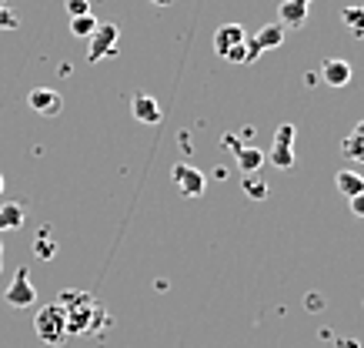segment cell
<instances>
[{"instance_id":"cell-1","label":"cell","mask_w":364,"mask_h":348,"mask_svg":"<svg viewBox=\"0 0 364 348\" xmlns=\"http://www.w3.org/2000/svg\"><path fill=\"white\" fill-rule=\"evenodd\" d=\"M60 308H64L67 315V335H80V332H90V325H94V318L100 315L97 302L90 298L87 292H64L60 295Z\"/></svg>"},{"instance_id":"cell-2","label":"cell","mask_w":364,"mask_h":348,"mask_svg":"<svg viewBox=\"0 0 364 348\" xmlns=\"http://www.w3.org/2000/svg\"><path fill=\"white\" fill-rule=\"evenodd\" d=\"M33 332H37V338L41 342H47V345H60L67 338V315L60 305H44L41 312H37V318H33Z\"/></svg>"},{"instance_id":"cell-3","label":"cell","mask_w":364,"mask_h":348,"mask_svg":"<svg viewBox=\"0 0 364 348\" xmlns=\"http://www.w3.org/2000/svg\"><path fill=\"white\" fill-rule=\"evenodd\" d=\"M284 44V27L281 23H267V27H261L257 34H247V64L251 60H257L261 54H267V51H274V47Z\"/></svg>"},{"instance_id":"cell-4","label":"cell","mask_w":364,"mask_h":348,"mask_svg":"<svg viewBox=\"0 0 364 348\" xmlns=\"http://www.w3.org/2000/svg\"><path fill=\"white\" fill-rule=\"evenodd\" d=\"M171 178H174L177 191L184 194V198H200V194H204V188H208L204 171H198L194 164H188V161L174 164V168H171Z\"/></svg>"},{"instance_id":"cell-5","label":"cell","mask_w":364,"mask_h":348,"mask_svg":"<svg viewBox=\"0 0 364 348\" xmlns=\"http://www.w3.org/2000/svg\"><path fill=\"white\" fill-rule=\"evenodd\" d=\"M4 302L11 305V308H31L33 302H37V288H33L31 275H27V268H21L17 275H14L11 288L4 292Z\"/></svg>"},{"instance_id":"cell-6","label":"cell","mask_w":364,"mask_h":348,"mask_svg":"<svg viewBox=\"0 0 364 348\" xmlns=\"http://www.w3.org/2000/svg\"><path fill=\"white\" fill-rule=\"evenodd\" d=\"M117 37H121V27H114V23H97V31L90 34V54H87L90 64H97V60H104L107 54H114Z\"/></svg>"},{"instance_id":"cell-7","label":"cell","mask_w":364,"mask_h":348,"mask_svg":"<svg viewBox=\"0 0 364 348\" xmlns=\"http://www.w3.org/2000/svg\"><path fill=\"white\" fill-rule=\"evenodd\" d=\"M27 104H31L41 117H57V114L64 111V97H60L54 88H33L31 94H27Z\"/></svg>"},{"instance_id":"cell-8","label":"cell","mask_w":364,"mask_h":348,"mask_svg":"<svg viewBox=\"0 0 364 348\" xmlns=\"http://www.w3.org/2000/svg\"><path fill=\"white\" fill-rule=\"evenodd\" d=\"M321 78H324L328 88H348L354 78L351 60H344V57H328V60L321 64Z\"/></svg>"},{"instance_id":"cell-9","label":"cell","mask_w":364,"mask_h":348,"mask_svg":"<svg viewBox=\"0 0 364 348\" xmlns=\"http://www.w3.org/2000/svg\"><path fill=\"white\" fill-rule=\"evenodd\" d=\"M244 41H247V31H244L241 23H224V27H218V34H214V51H218V57H228Z\"/></svg>"},{"instance_id":"cell-10","label":"cell","mask_w":364,"mask_h":348,"mask_svg":"<svg viewBox=\"0 0 364 348\" xmlns=\"http://www.w3.org/2000/svg\"><path fill=\"white\" fill-rule=\"evenodd\" d=\"M131 114H134V121H141V124H161L164 121V107L151 97V94H137L131 101Z\"/></svg>"},{"instance_id":"cell-11","label":"cell","mask_w":364,"mask_h":348,"mask_svg":"<svg viewBox=\"0 0 364 348\" xmlns=\"http://www.w3.org/2000/svg\"><path fill=\"white\" fill-rule=\"evenodd\" d=\"M308 11H311V0H281V7H277V23L281 27H301V23L308 21Z\"/></svg>"},{"instance_id":"cell-12","label":"cell","mask_w":364,"mask_h":348,"mask_svg":"<svg viewBox=\"0 0 364 348\" xmlns=\"http://www.w3.org/2000/svg\"><path fill=\"white\" fill-rule=\"evenodd\" d=\"M341 154H344V161H358V164H364V121L354 124L351 135L341 141Z\"/></svg>"},{"instance_id":"cell-13","label":"cell","mask_w":364,"mask_h":348,"mask_svg":"<svg viewBox=\"0 0 364 348\" xmlns=\"http://www.w3.org/2000/svg\"><path fill=\"white\" fill-rule=\"evenodd\" d=\"M234 157H237V168H241L244 174H254V171L264 164V151H261V147H237Z\"/></svg>"},{"instance_id":"cell-14","label":"cell","mask_w":364,"mask_h":348,"mask_svg":"<svg viewBox=\"0 0 364 348\" xmlns=\"http://www.w3.org/2000/svg\"><path fill=\"white\" fill-rule=\"evenodd\" d=\"M334 184H338V191H341L344 198H354V194L364 191V178L361 174H354V171H348V168L334 174Z\"/></svg>"},{"instance_id":"cell-15","label":"cell","mask_w":364,"mask_h":348,"mask_svg":"<svg viewBox=\"0 0 364 348\" xmlns=\"http://www.w3.org/2000/svg\"><path fill=\"white\" fill-rule=\"evenodd\" d=\"M23 225V204H4L0 208V231H14Z\"/></svg>"},{"instance_id":"cell-16","label":"cell","mask_w":364,"mask_h":348,"mask_svg":"<svg viewBox=\"0 0 364 348\" xmlns=\"http://www.w3.org/2000/svg\"><path fill=\"white\" fill-rule=\"evenodd\" d=\"M341 21H344V27H348L354 37H364V7H344Z\"/></svg>"},{"instance_id":"cell-17","label":"cell","mask_w":364,"mask_h":348,"mask_svg":"<svg viewBox=\"0 0 364 348\" xmlns=\"http://www.w3.org/2000/svg\"><path fill=\"white\" fill-rule=\"evenodd\" d=\"M94 31H97V17H94V14L70 17V34H74V37H90Z\"/></svg>"},{"instance_id":"cell-18","label":"cell","mask_w":364,"mask_h":348,"mask_svg":"<svg viewBox=\"0 0 364 348\" xmlns=\"http://www.w3.org/2000/svg\"><path fill=\"white\" fill-rule=\"evenodd\" d=\"M271 164H274V168H281V171L294 168V151H291L287 144H274V147H271Z\"/></svg>"},{"instance_id":"cell-19","label":"cell","mask_w":364,"mask_h":348,"mask_svg":"<svg viewBox=\"0 0 364 348\" xmlns=\"http://www.w3.org/2000/svg\"><path fill=\"white\" fill-rule=\"evenodd\" d=\"M244 194H247V198H254V201H264V198H267V184H264V181H257L254 174H244Z\"/></svg>"},{"instance_id":"cell-20","label":"cell","mask_w":364,"mask_h":348,"mask_svg":"<svg viewBox=\"0 0 364 348\" xmlns=\"http://www.w3.org/2000/svg\"><path fill=\"white\" fill-rule=\"evenodd\" d=\"M33 255H37V258H54V255H57V245H54V241H50V238H47V231H44V235H41V238H37V245H33Z\"/></svg>"},{"instance_id":"cell-21","label":"cell","mask_w":364,"mask_h":348,"mask_svg":"<svg viewBox=\"0 0 364 348\" xmlns=\"http://www.w3.org/2000/svg\"><path fill=\"white\" fill-rule=\"evenodd\" d=\"M17 14L7 7V4H0V31H17Z\"/></svg>"},{"instance_id":"cell-22","label":"cell","mask_w":364,"mask_h":348,"mask_svg":"<svg viewBox=\"0 0 364 348\" xmlns=\"http://www.w3.org/2000/svg\"><path fill=\"white\" fill-rule=\"evenodd\" d=\"M67 14H70V17H84V14H90V0H67Z\"/></svg>"},{"instance_id":"cell-23","label":"cell","mask_w":364,"mask_h":348,"mask_svg":"<svg viewBox=\"0 0 364 348\" xmlns=\"http://www.w3.org/2000/svg\"><path fill=\"white\" fill-rule=\"evenodd\" d=\"M274 144H294V127H291V124H281V127H277V137H274Z\"/></svg>"},{"instance_id":"cell-24","label":"cell","mask_w":364,"mask_h":348,"mask_svg":"<svg viewBox=\"0 0 364 348\" xmlns=\"http://www.w3.org/2000/svg\"><path fill=\"white\" fill-rule=\"evenodd\" d=\"M348 208H351L354 218H364V191L354 194V198H348Z\"/></svg>"},{"instance_id":"cell-25","label":"cell","mask_w":364,"mask_h":348,"mask_svg":"<svg viewBox=\"0 0 364 348\" xmlns=\"http://www.w3.org/2000/svg\"><path fill=\"white\" fill-rule=\"evenodd\" d=\"M151 4H157V7H167V4H174V0H151Z\"/></svg>"},{"instance_id":"cell-26","label":"cell","mask_w":364,"mask_h":348,"mask_svg":"<svg viewBox=\"0 0 364 348\" xmlns=\"http://www.w3.org/2000/svg\"><path fill=\"white\" fill-rule=\"evenodd\" d=\"M0 268H4V245H0Z\"/></svg>"},{"instance_id":"cell-27","label":"cell","mask_w":364,"mask_h":348,"mask_svg":"<svg viewBox=\"0 0 364 348\" xmlns=\"http://www.w3.org/2000/svg\"><path fill=\"white\" fill-rule=\"evenodd\" d=\"M0 191H4V174H0Z\"/></svg>"}]
</instances>
